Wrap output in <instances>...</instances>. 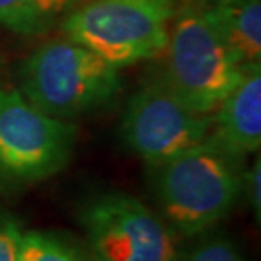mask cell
I'll use <instances>...</instances> for the list:
<instances>
[{
	"label": "cell",
	"instance_id": "cell-1",
	"mask_svg": "<svg viewBox=\"0 0 261 261\" xmlns=\"http://www.w3.org/2000/svg\"><path fill=\"white\" fill-rule=\"evenodd\" d=\"M243 161L207 138L151 168L158 214L176 236L194 239L232 212L243 194Z\"/></svg>",
	"mask_w": 261,
	"mask_h": 261
},
{
	"label": "cell",
	"instance_id": "cell-2",
	"mask_svg": "<svg viewBox=\"0 0 261 261\" xmlns=\"http://www.w3.org/2000/svg\"><path fill=\"white\" fill-rule=\"evenodd\" d=\"M19 80L31 106L61 121L107 106L122 88L116 65L71 39L36 48L20 65Z\"/></svg>",
	"mask_w": 261,
	"mask_h": 261
},
{
	"label": "cell",
	"instance_id": "cell-3",
	"mask_svg": "<svg viewBox=\"0 0 261 261\" xmlns=\"http://www.w3.org/2000/svg\"><path fill=\"white\" fill-rule=\"evenodd\" d=\"M163 53L161 80L198 114L216 112L243 76L244 65L197 4L178 5Z\"/></svg>",
	"mask_w": 261,
	"mask_h": 261
},
{
	"label": "cell",
	"instance_id": "cell-4",
	"mask_svg": "<svg viewBox=\"0 0 261 261\" xmlns=\"http://www.w3.org/2000/svg\"><path fill=\"white\" fill-rule=\"evenodd\" d=\"M176 0H88L68 14V39L117 68L163 55Z\"/></svg>",
	"mask_w": 261,
	"mask_h": 261
},
{
	"label": "cell",
	"instance_id": "cell-5",
	"mask_svg": "<svg viewBox=\"0 0 261 261\" xmlns=\"http://www.w3.org/2000/svg\"><path fill=\"white\" fill-rule=\"evenodd\" d=\"M76 126L38 111L17 88H0V185L28 187L70 163Z\"/></svg>",
	"mask_w": 261,
	"mask_h": 261
},
{
	"label": "cell",
	"instance_id": "cell-6",
	"mask_svg": "<svg viewBox=\"0 0 261 261\" xmlns=\"http://www.w3.org/2000/svg\"><path fill=\"white\" fill-rule=\"evenodd\" d=\"M80 224L92 261H176V232L139 198L107 192L83 203Z\"/></svg>",
	"mask_w": 261,
	"mask_h": 261
},
{
	"label": "cell",
	"instance_id": "cell-7",
	"mask_svg": "<svg viewBox=\"0 0 261 261\" xmlns=\"http://www.w3.org/2000/svg\"><path fill=\"white\" fill-rule=\"evenodd\" d=\"M212 129V114H198L158 76L129 98L121 138L149 168L176 158L203 143Z\"/></svg>",
	"mask_w": 261,
	"mask_h": 261
},
{
	"label": "cell",
	"instance_id": "cell-8",
	"mask_svg": "<svg viewBox=\"0 0 261 261\" xmlns=\"http://www.w3.org/2000/svg\"><path fill=\"white\" fill-rule=\"evenodd\" d=\"M208 139L244 160L261 146V68L244 65L243 76L212 116Z\"/></svg>",
	"mask_w": 261,
	"mask_h": 261
},
{
	"label": "cell",
	"instance_id": "cell-9",
	"mask_svg": "<svg viewBox=\"0 0 261 261\" xmlns=\"http://www.w3.org/2000/svg\"><path fill=\"white\" fill-rule=\"evenodd\" d=\"M200 9L239 63H259L261 0H205Z\"/></svg>",
	"mask_w": 261,
	"mask_h": 261
},
{
	"label": "cell",
	"instance_id": "cell-10",
	"mask_svg": "<svg viewBox=\"0 0 261 261\" xmlns=\"http://www.w3.org/2000/svg\"><path fill=\"white\" fill-rule=\"evenodd\" d=\"M78 0H0V25L17 34H39Z\"/></svg>",
	"mask_w": 261,
	"mask_h": 261
},
{
	"label": "cell",
	"instance_id": "cell-11",
	"mask_svg": "<svg viewBox=\"0 0 261 261\" xmlns=\"http://www.w3.org/2000/svg\"><path fill=\"white\" fill-rule=\"evenodd\" d=\"M20 261H92L85 249L63 236L44 231H25Z\"/></svg>",
	"mask_w": 261,
	"mask_h": 261
},
{
	"label": "cell",
	"instance_id": "cell-12",
	"mask_svg": "<svg viewBox=\"0 0 261 261\" xmlns=\"http://www.w3.org/2000/svg\"><path fill=\"white\" fill-rule=\"evenodd\" d=\"M194 239L189 249L178 253L176 261H246L238 243L226 234L208 231Z\"/></svg>",
	"mask_w": 261,
	"mask_h": 261
},
{
	"label": "cell",
	"instance_id": "cell-13",
	"mask_svg": "<svg viewBox=\"0 0 261 261\" xmlns=\"http://www.w3.org/2000/svg\"><path fill=\"white\" fill-rule=\"evenodd\" d=\"M22 234L17 219L0 208V261H20Z\"/></svg>",
	"mask_w": 261,
	"mask_h": 261
},
{
	"label": "cell",
	"instance_id": "cell-14",
	"mask_svg": "<svg viewBox=\"0 0 261 261\" xmlns=\"http://www.w3.org/2000/svg\"><path fill=\"white\" fill-rule=\"evenodd\" d=\"M243 194L246 197L248 205L251 207L254 221L259 224L261 221V161H256L244 170L243 175Z\"/></svg>",
	"mask_w": 261,
	"mask_h": 261
}]
</instances>
